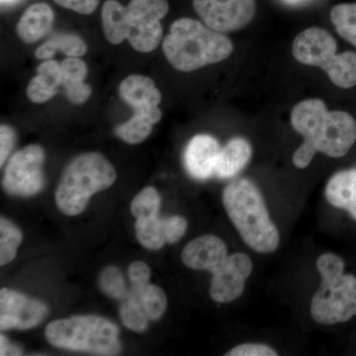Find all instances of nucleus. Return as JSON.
<instances>
[{
	"mask_svg": "<svg viewBox=\"0 0 356 356\" xmlns=\"http://www.w3.org/2000/svg\"><path fill=\"white\" fill-rule=\"evenodd\" d=\"M22 350L18 346L9 343L8 339L4 336H0V355H20Z\"/></svg>",
	"mask_w": 356,
	"mask_h": 356,
	"instance_id": "obj_35",
	"label": "nucleus"
},
{
	"mask_svg": "<svg viewBox=\"0 0 356 356\" xmlns=\"http://www.w3.org/2000/svg\"><path fill=\"white\" fill-rule=\"evenodd\" d=\"M48 307L39 300L2 288L0 291V329L28 330L41 324Z\"/></svg>",
	"mask_w": 356,
	"mask_h": 356,
	"instance_id": "obj_12",
	"label": "nucleus"
},
{
	"mask_svg": "<svg viewBox=\"0 0 356 356\" xmlns=\"http://www.w3.org/2000/svg\"><path fill=\"white\" fill-rule=\"evenodd\" d=\"M44 336L51 346L91 355H117L122 350L119 327L99 316H72L54 321L47 325Z\"/></svg>",
	"mask_w": 356,
	"mask_h": 356,
	"instance_id": "obj_6",
	"label": "nucleus"
},
{
	"mask_svg": "<svg viewBox=\"0 0 356 356\" xmlns=\"http://www.w3.org/2000/svg\"><path fill=\"white\" fill-rule=\"evenodd\" d=\"M116 180V170L102 154L77 156L65 168L60 178L56 203L67 216H76L86 210L89 199L109 188Z\"/></svg>",
	"mask_w": 356,
	"mask_h": 356,
	"instance_id": "obj_5",
	"label": "nucleus"
},
{
	"mask_svg": "<svg viewBox=\"0 0 356 356\" xmlns=\"http://www.w3.org/2000/svg\"><path fill=\"white\" fill-rule=\"evenodd\" d=\"M193 7L205 25L220 33L243 29L257 13L255 0H193Z\"/></svg>",
	"mask_w": 356,
	"mask_h": 356,
	"instance_id": "obj_10",
	"label": "nucleus"
},
{
	"mask_svg": "<svg viewBox=\"0 0 356 356\" xmlns=\"http://www.w3.org/2000/svg\"><path fill=\"white\" fill-rule=\"evenodd\" d=\"M343 259L325 254L317 261L321 286L314 294L311 316L322 325L346 323L356 316V276L344 274Z\"/></svg>",
	"mask_w": 356,
	"mask_h": 356,
	"instance_id": "obj_4",
	"label": "nucleus"
},
{
	"mask_svg": "<svg viewBox=\"0 0 356 356\" xmlns=\"http://www.w3.org/2000/svg\"><path fill=\"white\" fill-rule=\"evenodd\" d=\"M44 152L38 145H30L13 154L4 172L3 188L7 193L28 197L43 189Z\"/></svg>",
	"mask_w": 356,
	"mask_h": 356,
	"instance_id": "obj_9",
	"label": "nucleus"
},
{
	"mask_svg": "<svg viewBox=\"0 0 356 356\" xmlns=\"http://www.w3.org/2000/svg\"><path fill=\"white\" fill-rule=\"evenodd\" d=\"M88 51L86 42L74 34H58L48 40L35 51L39 60H50L57 51H62L70 58L83 57Z\"/></svg>",
	"mask_w": 356,
	"mask_h": 356,
	"instance_id": "obj_22",
	"label": "nucleus"
},
{
	"mask_svg": "<svg viewBox=\"0 0 356 356\" xmlns=\"http://www.w3.org/2000/svg\"><path fill=\"white\" fill-rule=\"evenodd\" d=\"M129 296L139 302L147 317L152 321L163 317L168 307V298L165 291L151 283L142 286H132Z\"/></svg>",
	"mask_w": 356,
	"mask_h": 356,
	"instance_id": "obj_24",
	"label": "nucleus"
},
{
	"mask_svg": "<svg viewBox=\"0 0 356 356\" xmlns=\"http://www.w3.org/2000/svg\"><path fill=\"white\" fill-rule=\"evenodd\" d=\"M228 257V248L224 241L216 236L204 235L184 248L181 261L188 268L212 273Z\"/></svg>",
	"mask_w": 356,
	"mask_h": 356,
	"instance_id": "obj_15",
	"label": "nucleus"
},
{
	"mask_svg": "<svg viewBox=\"0 0 356 356\" xmlns=\"http://www.w3.org/2000/svg\"><path fill=\"white\" fill-rule=\"evenodd\" d=\"M325 195L331 205L346 210L356 220V166L334 173L325 186Z\"/></svg>",
	"mask_w": 356,
	"mask_h": 356,
	"instance_id": "obj_16",
	"label": "nucleus"
},
{
	"mask_svg": "<svg viewBox=\"0 0 356 356\" xmlns=\"http://www.w3.org/2000/svg\"><path fill=\"white\" fill-rule=\"evenodd\" d=\"M135 228L138 241L147 250H158L168 243V217L137 219Z\"/></svg>",
	"mask_w": 356,
	"mask_h": 356,
	"instance_id": "obj_23",
	"label": "nucleus"
},
{
	"mask_svg": "<svg viewBox=\"0 0 356 356\" xmlns=\"http://www.w3.org/2000/svg\"><path fill=\"white\" fill-rule=\"evenodd\" d=\"M221 146L210 135H196L187 144L184 151L186 172L194 179L206 180L215 177V170Z\"/></svg>",
	"mask_w": 356,
	"mask_h": 356,
	"instance_id": "obj_14",
	"label": "nucleus"
},
{
	"mask_svg": "<svg viewBox=\"0 0 356 356\" xmlns=\"http://www.w3.org/2000/svg\"><path fill=\"white\" fill-rule=\"evenodd\" d=\"M53 23L54 13L48 4H33L18 22V37L26 44L35 43L48 34Z\"/></svg>",
	"mask_w": 356,
	"mask_h": 356,
	"instance_id": "obj_18",
	"label": "nucleus"
},
{
	"mask_svg": "<svg viewBox=\"0 0 356 356\" xmlns=\"http://www.w3.org/2000/svg\"><path fill=\"white\" fill-rule=\"evenodd\" d=\"M119 92L122 99L134 110V113L147 115L156 124L161 121L163 113L159 104L161 95L153 79L132 74L122 81Z\"/></svg>",
	"mask_w": 356,
	"mask_h": 356,
	"instance_id": "obj_13",
	"label": "nucleus"
},
{
	"mask_svg": "<svg viewBox=\"0 0 356 356\" xmlns=\"http://www.w3.org/2000/svg\"><path fill=\"white\" fill-rule=\"evenodd\" d=\"M62 86V67L57 60H47L37 69V76L30 81L27 96L33 103H44L58 92Z\"/></svg>",
	"mask_w": 356,
	"mask_h": 356,
	"instance_id": "obj_19",
	"label": "nucleus"
},
{
	"mask_svg": "<svg viewBox=\"0 0 356 356\" xmlns=\"http://www.w3.org/2000/svg\"><path fill=\"white\" fill-rule=\"evenodd\" d=\"M22 233L15 225L1 218L0 219V264L6 266L15 259L17 248L22 243Z\"/></svg>",
	"mask_w": 356,
	"mask_h": 356,
	"instance_id": "obj_27",
	"label": "nucleus"
},
{
	"mask_svg": "<svg viewBox=\"0 0 356 356\" xmlns=\"http://www.w3.org/2000/svg\"><path fill=\"white\" fill-rule=\"evenodd\" d=\"M227 214L243 242L254 252L270 254L280 247V231L269 217L264 196L257 185L238 178L222 192Z\"/></svg>",
	"mask_w": 356,
	"mask_h": 356,
	"instance_id": "obj_2",
	"label": "nucleus"
},
{
	"mask_svg": "<svg viewBox=\"0 0 356 356\" xmlns=\"http://www.w3.org/2000/svg\"><path fill=\"white\" fill-rule=\"evenodd\" d=\"M252 261L243 252L229 255L212 271L210 296L217 303L235 301L245 290V281L252 273Z\"/></svg>",
	"mask_w": 356,
	"mask_h": 356,
	"instance_id": "obj_11",
	"label": "nucleus"
},
{
	"mask_svg": "<svg viewBox=\"0 0 356 356\" xmlns=\"http://www.w3.org/2000/svg\"><path fill=\"white\" fill-rule=\"evenodd\" d=\"M154 121L147 115L134 113L132 118L115 129L117 137L131 145L144 142L153 131Z\"/></svg>",
	"mask_w": 356,
	"mask_h": 356,
	"instance_id": "obj_25",
	"label": "nucleus"
},
{
	"mask_svg": "<svg viewBox=\"0 0 356 356\" xmlns=\"http://www.w3.org/2000/svg\"><path fill=\"white\" fill-rule=\"evenodd\" d=\"M294 130L303 136L304 143L293 154L297 168H306L317 153L341 158L356 140V121L343 111H327L321 99H308L295 105L291 112Z\"/></svg>",
	"mask_w": 356,
	"mask_h": 356,
	"instance_id": "obj_1",
	"label": "nucleus"
},
{
	"mask_svg": "<svg viewBox=\"0 0 356 356\" xmlns=\"http://www.w3.org/2000/svg\"><path fill=\"white\" fill-rule=\"evenodd\" d=\"M170 10L168 0H131L127 11L130 33L128 41L136 51L149 53L163 39L161 20Z\"/></svg>",
	"mask_w": 356,
	"mask_h": 356,
	"instance_id": "obj_8",
	"label": "nucleus"
},
{
	"mask_svg": "<svg viewBox=\"0 0 356 356\" xmlns=\"http://www.w3.org/2000/svg\"><path fill=\"white\" fill-rule=\"evenodd\" d=\"M170 64L180 72H193L228 58L234 46L228 37L197 20L180 18L163 42Z\"/></svg>",
	"mask_w": 356,
	"mask_h": 356,
	"instance_id": "obj_3",
	"label": "nucleus"
},
{
	"mask_svg": "<svg viewBox=\"0 0 356 356\" xmlns=\"http://www.w3.org/2000/svg\"><path fill=\"white\" fill-rule=\"evenodd\" d=\"M128 273L132 286H142L149 283L151 280V268L143 261H135L131 264Z\"/></svg>",
	"mask_w": 356,
	"mask_h": 356,
	"instance_id": "obj_33",
	"label": "nucleus"
},
{
	"mask_svg": "<svg viewBox=\"0 0 356 356\" xmlns=\"http://www.w3.org/2000/svg\"><path fill=\"white\" fill-rule=\"evenodd\" d=\"M252 149L243 138H234L222 147L218 158L215 177L220 179L235 177L250 163Z\"/></svg>",
	"mask_w": 356,
	"mask_h": 356,
	"instance_id": "obj_17",
	"label": "nucleus"
},
{
	"mask_svg": "<svg viewBox=\"0 0 356 356\" xmlns=\"http://www.w3.org/2000/svg\"><path fill=\"white\" fill-rule=\"evenodd\" d=\"M16 1H18V0H1V4L3 6V4H13L15 3Z\"/></svg>",
	"mask_w": 356,
	"mask_h": 356,
	"instance_id": "obj_36",
	"label": "nucleus"
},
{
	"mask_svg": "<svg viewBox=\"0 0 356 356\" xmlns=\"http://www.w3.org/2000/svg\"><path fill=\"white\" fill-rule=\"evenodd\" d=\"M62 86L67 100L74 104H83L90 97L92 89L84 83L88 76V67L86 63L79 58H69L63 60Z\"/></svg>",
	"mask_w": 356,
	"mask_h": 356,
	"instance_id": "obj_20",
	"label": "nucleus"
},
{
	"mask_svg": "<svg viewBox=\"0 0 356 356\" xmlns=\"http://www.w3.org/2000/svg\"><path fill=\"white\" fill-rule=\"evenodd\" d=\"M58 6L83 15L95 13L99 0H54Z\"/></svg>",
	"mask_w": 356,
	"mask_h": 356,
	"instance_id": "obj_34",
	"label": "nucleus"
},
{
	"mask_svg": "<svg viewBox=\"0 0 356 356\" xmlns=\"http://www.w3.org/2000/svg\"><path fill=\"white\" fill-rule=\"evenodd\" d=\"M336 39L320 27H311L297 35L292 54L301 64L325 70L332 83L341 88L356 86V54L344 51L336 55Z\"/></svg>",
	"mask_w": 356,
	"mask_h": 356,
	"instance_id": "obj_7",
	"label": "nucleus"
},
{
	"mask_svg": "<svg viewBox=\"0 0 356 356\" xmlns=\"http://www.w3.org/2000/svg\"><path fill=\"white\" fill-rule=\"evenodd\" d=\"M227 356H277L270 346L261 343H243L226 353Z\"/></svg>",
	"mask_w": 356,
	"mask_h": 356,
	"instance_id": "obj_31",
	"label": "nucleus"
},
{
	"mask_svg": "<svg viewBox=\"0 0 356 356\" xmlns=\"http://www.w3.org/2000/svg\"><path fill=\"white\" fill-rule=\"evenodd\" d=\"M16 143V134L10 126H0V165H3Z\"/></svg>",
	"mask_w": 356,
	"mask_h": 356,
	"instance_id": "obj_32",
	"label": "nucleus"
},
{
	"mask_svg": "<svg viewBox=\"0 0 356 356\" xmlns=\"http://www.w3.org/2000/svg\"><path fill=\"white\" fill-rule=\"evenodd\" d=\"M161 203V194L159 191L154 187H146L133 199L131 212L137 219L159 216Z\"/></svg>",
	"mask_w": 356,
	"mask_h": 356,
	"instance_id": "obj_28",
	"label": "nucleus"
},
{
	"mask_svg": "<svg viewBox=\"0 0 356 356\" xmlns=\"http://www.w3.org/2000/svg\"><path fill=\"white\" fill-rule=\"evenodd\" d=\"M102 24L105 37L110 43L121 44L130 33L127 6L117 0H107L102 6Z\"/></svg>",
	"mask_w": 356,
	"mask_h": 356,
	"instance_id": "obj_21",
	"label": "nucleus"
},
{
	"mask_svg": "<svg viewBox=\"0 0 356 356\" xmlns=\"http://www.w3.org/2000/svg\"><path fill=\"white\" fill-rule=\"evenodd\" d=\"M331 20L337 32L356 48V3L332 7Z\"/></svg>",
	"mask_w": 356,
	"mask_h": 356,
	"instance_id": "obj_26",
	"label": "nucleus"
},
{
	"mask_svg": "<svg viewBox=\"0 0 356 356\" xmlns=\"http://www.w3.org/2000/svg\"><path fill=\"white\" fill-rule=\"evenodd\" d=\"M120 318L124 325L131 331L142 332L147 330L149 318L137 300L128 296L122 302Z\"/></svg>",
	"mask_w": 356,
	"mask_h": 356,
	"instance_id": "obj_30",
	"label": "nucleus"
},
{
	"mask_svg": "<svg viewBox=\"0 0 356 356\" xmlns=\"http://www.w3.org/2000/svg\"><path fill=\"white\" fill-rule=\"evenodd\" d=\"M99 286L105 294L122 302L130 294V289L126 286L120 269L117 266H110L103 269L99 275Z\"/></svg>",
	"mask_w": 356,
	"mask_h": 356,
	"instance_id": "obj_29",
	"label": "nucleus"
}]
</instances>
